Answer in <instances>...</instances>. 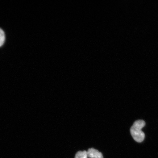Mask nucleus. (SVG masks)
<instances>
[{
  "mask_svg": "<svg viewBox=\"0 0 158 158\" xmlns=\"http://www.w3.org/2000/svg\"><path fill=\"white\" fill-rule=\"evenodd\" d=\"M145 122L144 120H138L134 122L130 128V133L132 137L138 143H142L145 139V134L141 129L145 126Z\"/></svg>",
  "mask_w": 158,
  "mask_h": 158,
  "instance_id": "1",
  "label": "nucleus"
},
{
  "mask_svg": "<svg viewBox=\"0 0 158 158\" xmlns=\"http://www.w3.org/2000/svg\"><path fill=\"white\" fill-rule=\"evenodd\" d=\"M88 156L89 157L91 158H103L102 154L99 152L98 150L90 148L87 152Z\"/></svg>",
  "mask_w": 158,
  "mask_h": 158,
  "instance_id": "2",
  "label": "nucleus"
},
{
  "mask_svg": "<svg viewBox=\"0 0 158 158\" xmlns=\"http://www.w3.org/2000/svg\"><path fill=\"white\" fill-rule=\"evenodd\" d=\"M87 152L79 151L76 154L75 158H88Z\"/></svg>",
  "mask_w": 158,
  "mask_h": 158,
  "instance_id": "3",
  "label": "nucleus"
},
{
  "mask_svg": "<svg viewBox=\"0 0 158 158\" xmlns=\"http://www.w3.org/2000/svg\"><path fill=\"white\" fill-rule=\"evenodd\" d=\"M5 40V33L2 29L0 28V47L2 46Z\"/></svg>",
  "mask_w": 158,
  "mask_h": 158,
  "instance_id": "4",
  "label": "nucleus"
}]
</instances>
